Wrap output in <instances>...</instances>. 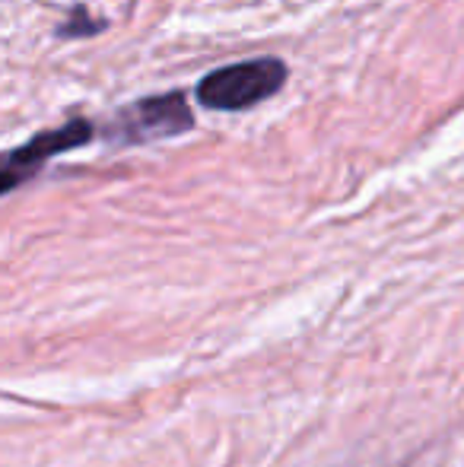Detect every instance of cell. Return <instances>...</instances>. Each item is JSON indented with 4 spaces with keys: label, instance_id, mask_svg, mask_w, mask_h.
<instances>
[{
    "label": "cell",
    "instance_id": "cell-3",
    "mask_svg": "<svg viewBox=\"0 0 464 467\" xmlns=\"http://www.w3.org/2000/svg\"><path fill=\"white\" fill-rule=\"evenodd\" d=\"M93 134H96L93 124L77 118V121H67L64 128L42 130V134H36L29 143H23V147L0 153V197L10 194L13 188L26 185L32 175H38L48 166V160L89 143Z\"/></svg>",
    "mask_w": 464,
    "mask_h": 467
},
{
    "label": "cell",
    "instance_id": "cell-4",
    "mask_svg": "<svg viewBox=\"0 0 464 467\" xmlns=\"http://www.w3.org/2000/svg\"><path fill=\"white\" fill-rule=\"evenodd\" d=\"M99 29H102L99 19H87V13L77 10L74 16H70V23H64L57 32H61V36L67 38V36H93V32H99Z\"/></svg>",
    "mask_w": 464,
    "mask_h": 467
},
{
    "label": "cell",
    "instance_id": "cell-1",
    "mask_svg": "<svg viewBox=\"0 0 464 467\" xmlns=\"http://www.w3.org/2000/svg\"><path fill=\"white\" fill-rule=\"evenodd\" d=\"M286 83V64L277 57H254L207 74L198 87V102L211 111H245L277 96Z\"/></svg>",
    "mask_w": 464,
    "mask_h": 467
},
{
    "label": "cell",
    "instance_id": "cell-2",
    "mask_svg": "<svg viewBox=\"0 0 464 467\" xmlns=\"http://www.w3.org/2000/svg\"><path fill=\"white\" fill-rule=\"evenodd\" d=\"M194 128V111L188 105L185 93H166L153 99H140L121 115L106 124L102 134L115 143H147L162 137H179Z\"/></svg>",
    "mask_w": 464,
    "mask_h": 467
}]
</instances>
